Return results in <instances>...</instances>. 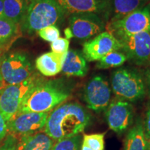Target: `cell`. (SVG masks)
Segmentation results:
<instances>
[{"mask_svg": "<svg viewBox=\"0 0 150 150\" xmlns=\"http://www.w3.org/2000/svg\"><path fill=\"white\" fill-rule=\"evenodd\" d=\"M91 121V115L76 102L59 105L52 110L47 119L44 131L54 142L80 134Z\"/></svg>", "mask_w": 150, "mask_h": 150, "instance_id": "cell-1", "label": "cell"}, {"mask_svg": "<svg viewBox=\"0 0 150 150\" xmlns=\"http://www.w3.org/2000/svg\"><path fill=\"white\" fill-rule=\"evenodd\" d=\"M72 87L62 80L40 78L30 89L18 113L50 112L70 97Z\"/></svg>", "mask_w": 150, "mask_h": 150, "instance_id": "cell-2", "label": "cell"}, {"mask_svg": "<svg viewBox=\"0 0 150 150\" xmlns=\"http://www.w3.org/2000/svg\"><path fill=\"white\" fill-rule=\"evenodd\" d=\"M65 12L56 0H27V6L20 23L22 33L33 35L49 26L64 20Z\"/></svg>", "mask_w": 150, "mask_h": 150, "instance_id": "cell-3", "label": "cell"}, {"mask_svg": "<svg viewBox=\"0 0 150 150\" xmlns=\"http://www.w3.org/2000/svg\"><path fill=\"white\" fill-rule=\"evenodd\" d=\"M111 88L116 97L121 100L135 102L145 95V84L138 71L131 68L118 69L111 75Z\"/></svg>", "mask_w": 150, "mask_h": 150, "instance_id": "cell-4", "label": "cell"}, {"mask_svg": "<svg viewBox=\"0 0 150 150\" xmlns=\"http://www.w3.org/2000/svg\"><path fill=\"white\" fill-rule=\"evenodd\" d=\"M33 74L31 61L22 52H14L5 56L0 65L1 90L7 86L20 83Z\"/></svg>", "mask_w": 150, "mask_h": 150, "instance_id": "cell-5", "label": "cell"}, {"mask_svg": "<svg viewBox=\"0 0 150 150\" xmlns=\"http://www.w3.org/2000/svg\"><path fill=\"white\" fill-rule=\"evenodd\" d=\"M150 4L131 13L119 20L109 22L106 29L108 32L117 40L131 35L149 31Z\"/></svg>", "mask_w": 150, "mask_h": 150, "instance_id": "cell-6", "label": "cell"}, {"mask_svg": "<svg viewBox=\"0 0 150 150\" xmlns=\"http://www.w3.org/2000/svg\"><path fill=\"white\" fill-rule=\"evenodd\" d=\"M40 77L36 74L20 83L7 86L0 91V112L8 122L18 114L28 92Z\"/></svg>", "mask_w": 150, "mask_h": 150, "instance_id": "cell-7", "label": "cell"}, {"mask_svg": "<svg viewBox=\"0 0 150 150\" xmlns=\"http://www.w3.org/2000/svg\"><path fill=\"white\" fill-rule=\"evenodd\" d=\"M83 96L88 108L96 112H100L110 104L111 89L108 82L103 76H95L86 85Z\"/></svg>", "mask_w": 150, "mask_h": 150, "instance_id": "cell-8", "label": "cell"}, {"mask_svg": "<svg viewBox=\"0 0 150 150\" xmlns=\"http://www.w3.org/2000/svg\"><path fill=\"white\" fill-rule=\"evenodd\" d=\"M69 25L73 37L87 40L102 33L105 22L102 16L95 13H74L69 17Z\"/></svg>", "mask_w": 150, "mask_h": 150, "instance_id": "cell-9", "label": "cell"}, {"mask_svg": "<svg viewBox=\"0 0 150 150\" xmlns=\"http://www.w3.org/2000/svg\"><path fill=\"white\" fill-rule=\"evenodd\" d=\"M122 45L121 50L127 59L138 65L145 64L150 60V32L143 31L119 40Z\"/></svg>", "mask_w": 150, "mask_h": 150, "instance_id": "cell-10", "label": "cell"}, {"mask_svg": "<svg viewBox=\"0 0 150 150\" xmlns=\"http://www.w3.org/2000/svg\"><path fill=\"white\" fill-rule=\"evenodd\" d=\"M50 112H20L7 122L8 132L17 136H26L44 129Z\"/></svg>", "mask_w": 150, "mask_h": 150, "instance_id": "cell-11", "label": "cell"}, {"mask_svg": "<svg viewBox=\"0 0 150 150\" xmlns=\"http://www.w3.org/2000/svg\"><path fill=\"white\" fill-rule=\"evenodd\" d=\"M106 117L109 128L122 134L134 124V107L127 101L114 100L106 108Z\"/></svg>", "mask_w": 150, "mask_h": 150, "instance_id": "cell-12", "label": "cell"}, {"mask_svg": "<svg viewBox=\"0 0 150 150\" xmlns=\"http://www.w3.org/2000/svg\"><path fill=\"white\" fill-rule=\"evenodd\" d=\"M122 45L108 31L102 32L83 45V55L86 61H99L112 52L121 50Z\"/></svg>", "mask_w": 150, "mask_h": 150, "instance_id": "cell-13", "label": "cell"}, {"mask_svg": "<svg viewBox=\"0 0 150 150\" xmlns=\"http://www.w3.org/2000/svg\"><path fill=\"white\" fill-rule=\"evenodd\" d=\"M67 14L95 13L106 19L107 0H56Z\"/></svg>", "mask_w": 150, "mask_h": 150, "instance_id": "cell-14", "label": "cell"}, {"mask_svg": "<svg viewBox=\"0 0 150 150\" xmlns=\"http://www.w3.org/2000/svg\"><path fill=\"white\" fill-rule=\"evenodd\" d=\"M149 0H107L106 19L110 22L119 20L145 6Z\"/></svg>", "mask_w": 150, "mask_h": 150, "instance_id": "cell-15", "label": "cell"}, {"mask_svg": "<svg viewBox=\"0 0 150 150\" xmlns=\"http://www.w3.org/2000/svg\"><path fill=\"white\" fill-rule=\"evenodd\" d=\"M67 53L58 54L47 52L37 58L35 67L41 74L46 76H53L62 71Z\"/></svg>", "mask_w": 150, "mask_h": 150, "instance_id": "cell-16", "label": "cell"}, {"mask_svg": "<svg viewBox=\"0 0 150 150\" xmlns=\"http://www.w3.org/2000/svg\"><path fill=\"white\" fill-rule=\"evenodd\" d=\"M54 144V140L45 131H39L20 136L16 150H52Z\"/></svg>", "mask_w": 150, "mask_h": 150, "instance_id": "cell-17", "label": "cell"}, {"mask_svg": "<svg viewBox=\"0 0 150 150\" xmlns=\"http://www.w3.org/2000/svg\"><path fill=\"white\" fill-rule=\"evenodd\" d=\"M88 71V66L83 54L76 50H68L62 68L63 74L67 76L83 77Z\"/></svg>", "mask_w": 150, "mask_h": 150, "instance_id": "cell-18", "label": "cell"}, {"mask_svg": "<svg viewBox=\"0 0 150 150\" xmlns=\"http://www.w3.org/2000/svg\"><path fill=\"white\" fill-rule=\"evenodd\" d=\"M146 140L143 128V122L138 117L127 132L125 140L124 150H147Z\"/></svg>", "mask_w": 150, "mask_h": 150, "instance_id": "cell-19", "label": "cell"}, {"mask_svg": "<svg viewBox=\"0 0 150 150\" xmlns=\"http://www.w3.org/2000/svg\"><path fill=\"white\" fill-rule=\"evenodd\" d=\"M22 33L20 24L0 18V50L6 52Z\"/></svg>", "mask_w": 150, "mask_h": 150, "instance_id": "cell-20", "label": "cell"}, {"mask_svg": "<svg viewBox=\"0 0 150 150\" xmlns=\"http://www.w3.org/2000/svg\"><path fill=\"white\" fill-rule=\"evenodd\" d=\"M27 6V0H4V18L20 24Z\"/></svg>", "mask_w": 150, "mask_h": 150, "instance_id": "cell-21", "label": "cell"}, {"mask_svg": "<svg viewBox=\"0 0 150 150\" xmlns=\"http://www.w3.org/2000/svg\"><path fill=\"white\" fill-rule=\"evenodd\" d=\"M127 60V56L123 52L120 51L112 52L98 61L97 67L99 69H107L120 67Z\"/></svg>", "mask_w": 150, "mask_h": 150, "instance_id": "cell-22", "label": "cell"}, {"mask_svg": "<svg viewBox=\"0 0 150 150\" xmlns=\"http://www.w3.org/2000/svg\"><path fill=\"white\" fill-rule=\"evenodd\" d=\"M104 136L105 133L85 134L81 150H104Z\"/></svg>", "mask_w": 150, "mask_h": 150, "instance_id": "cell-23", "label": "cell"}, {"mask_svg": "<svg viewBox=\"0 0 150 150\" xmlns=\"http://www.w3.org/2000/svg\"><path fill=\"white\" fill-rule=\"evenodd\" d=\"M83 137L81 134L63 138L54 144L52 150H81Z\"/></svg>", "mask_w": 150, "mask_h": 150, "instance_id": "cell-24", "label": "cell"}, {"mask_svg": "<svg viewBox=\"0 0 150 150\" xmlns=\"http://www.w3.org/2000/svg\"><path fill=\"white\" fill-rule=\"evenodd\" d=\"M41 38L47 42H52L60 38V31L56 26H49L38 32Z\"/></svg>", "mask_w": 150, "mask_h": 150, "instance_id": "cell-25", "label": "cell"}, {"mask_svg": "<svg viewBox=\"0 0 150 150\" xmlns=\"http://www.w3.org/2000/svg\"><path fill=\"white\" fill-rule=\"evenodd\" d=\"M70 46V41L68 39L59 38L57 40L51 43L52 52L58 54L67 53Z\"/></svg>", "mask_w": 150, "mask_h": 150, "instance_id": "cell-26", "label": "cell"}, {"mask_svg": "<svg viewBox=\"0 0 150 150\" xmlns=\"http://www.w3.org/2000/svg\"><path fill=\"white\" fill-rule=\"evenodd\" d=\"M18 139L15 135L9 134L6 135L1 145L0 150H16Z\"/></svg>", "mask_w": 150, "mask_h": 150, "instance_id": "cell-27", "label": "cell"}, {"mask_svg": "<svg viewBox=\"0 0 150 150\" xmlns=\"http://www.w3.org/2000/svg\"><path fill=\"white\" fill-rule=\"evenodd\" d=\"M143 128L146 140L150 141V102L146 110L145 120L143 122Z\"/></svg>", "mask_w": 150, "mask_h": 150, "instance_id": "cell-28", "label": "cell"}, {"mask_svg": "<svg viewBox=\"0 0 150 150\" xmlns=\"http://www.w3.org/2000/svg\"><path fill=\"white\" fill-rule=\"evenodd\" d=\"M7 133H8L7 122L0 112V142L6 136Z\"/></svg>", "mask_w": 150, "mask_h": 150, "instance_id": "cell-29", "label": "cell"}, {"mask_svg": "<svg viewBox=\"0 0 150 150\" xmlns=\"http://www.w3.org/2000/svg\"><path fill=\"white\" fill-rule=\"evenodd\" d=\"M145 78H146V81H147L148 89H149V95L150 96V67L149 69H147V71H146Z\"/></svg>", "mask_w": 150, "mask_h": 150, "instance_id": "cell-30", "label": "cell"}, {"mask_svg": "<svg viewBox=\"0 0 150 150\" xmlns=\"http://www.w3.org/2000/svg\"><path fill=\"white\" fill-rule=\"evenodd\" d=\"M65 36L67 37V39L73 37L72 33L71 32L70 29H69V28H67V29L65 30Z\"/></svg>", "mask_w": 150, "mask_h": 150, "instance_id": "cell-31", "label": "cell"}, {"mask_svg": "<svg viewBox=\"0 0 150 150\" xmlns=\"http://www.w3.org/2000/svg\"><path fill=\"white\" fill-rule=\"evenodd\" d=\"M4 17V0H0V18Z\"/></svg>", "mask_w": 150, "mask_h": 150, "instance_id": "cell-32", "label": "cell"}, {"mask_svg": "<svg viewBox=\"0 0 150 150\" xmlns=\"http://www.w3.org/2000/svg\"><path fill=\"white\" fill-rule=\"evenodd\" d=\"M4 53H5V52H4L0 50V65H1V62H2L4 58V56H5Z\"/></svg>", "mask_w": 150, "mask_h": 150, "instance_id": "cell-33", "label": "cell"}, {"mask_svg": "<svg viewBox=\"0 0 150 150\" xmlns=\"http://www.w3.org/2000/svg\"><path fill=\"white\" fill-rule=\"evenodd\" d=\"M150 150V141H147V149Z\"/></svg>", "mask_w": 150, "mask_h": 150, "instance_id": "cell-34", "label": "cell"}, {"mask_svg": "<svg viewBox=\"0 0 150 150\" xmlns=\"http://www.w3.org/2000/svg\"><path fill=\"white\" fill-rule=\"evenodd\" d=\"M149 31L150 32V18H149Z\"/></svg>", "mask_w": 150, "mask_h": 150, "instance_id": "cell-35", "label": "cell"}, {"mask_svg": "<svg viewBox=\"0 0 150 150\" xmlns=\"http://www.w3.org/2000/svg\"><path fill=\"white\" fill-rule=\"evenodd\" d=\"M0 91H1V87H0Z\"/></svg>", "mask_w": 150, "mask_h": 150, "instance_id": "cell-36", "label": "cell"}]
</instances>
